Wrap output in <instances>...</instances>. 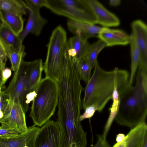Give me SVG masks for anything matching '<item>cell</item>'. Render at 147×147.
Masks as SVG:
<instances>
[{
	"mask_svg": "<svg viewBox=\"0 0 147 147\" xmlns=\"http://www.w3.org/2000/svg\"><path fill=\"white\" fill-rule=\"evenodd\" d=\"M93 74L86 84L82 101L84 110L92 105L99 112L102 111L116 89H123L129 85V74L126 70L115 67L110 71L100 67L97 59Z\"/></svg>",
	"mask_w": 147,
	"mask_h": 147,
	"instance_id": "6da1fadb",
	"label": "cell"
},
{
	"mask_svg": "<svg viewBox=\"0 0 147 147\" xmlns=\"http://www.w3.org/2000/svg\"><path fill=\"white\" fill-rule=\"evenodd\" d=\"M135 84L119 92V103L114 120L131 129L144 122L147 115V69L138 67Z\"/></svg>",
	"mask_w": 147,
	"mask_h": 147,
	"instance_id": "7a4b0ae2",
	"label": "cell"
},
{
	"mask_svg": "<svg viewBox=\"0 0 147 147\" xmlns=\"http://www.w3.org/2000/svg\"><path fill=\"white\" fill-rule=\"evenodd\" d=\"M36 95L32 101L29 115L34 125L42 126L49 120L57 106L58 82L49 78L42 79L35 90Z\"/></svg>",
	"mask_w": 147,
	"mask_h": 147,
	"instance_id": "3957f363",
	"label": "cell"
},
{
	"mask_svg": "<svg viewBox=\"0 0 147 147\" xmlns=\"http://www.w3.org/2000/svg\"><path fill=\"white\" fill-rule=\"evenodd\" d=\"M47 47V56L43 65L45 77L58 82L61 75L68 48L67 33L61 26H58L53 30Z\"/></svg>",
	"mask_w": 147,
	"mask_h": 147,
	"instance_id": "277c9868",
	"label": "cell"
},
{
	"mask_svg": "<svg viewBox=\"0 0 147 147\" xmlns=\"http://www.w3.org/2000/svg\"><path fill=\"white\" fill-rule=\"evenodd\" d=\"M46 8L53 13L77 22L95 25L96 20L83 0H47Z\"/></svg>",
	"mask_w": 147,
	"mask_h": 147,
	"instance_id": "5b68a950",
	"label": "cell"
},
{
	"mask_svg": "<svg viewBox=\"0 0 147 147\" xmlns=\"http://www.w3.org/2000/svg\"><path fill=\"white\" fill-rule=\"evenodd\" d=\"M0 123L1 125L14 130L19 134L27 130L25 113L19 100L10 98L3 116L0 119Z\"/></svg>",
	"mask_w": 147,
	"mask_h": 147,
	"instance_id": "8992f818",
	"label": "cell"
},
{
	"mask_svg": "<svg viewBox=\"0 0 147 147\" xmlns=\"http://www.w3.org/2000/svg\"><path fill=\"white\" fill-rule=\"evenodd\" d=\"M60 140L57 122L49 120L40 128L35 140V147H60Z\"/></svg>",
	"mask_w": 147,
	"mask_h": 147,
	"instance_id": "52a82bcc",
	"label": "cell"
},
{
	"mask_svg": "<svg viewBox=\"0 0 147 147\" xmlns=\"http://www.w3.org/2000/svg\"><path fill=\"white\" fill-rule=\"evenodd\" d=\"M86 8L95 17L96 24L108 28L119 26L120 21L114 14L96 0H84Z\"/></svg>",
	"mask_w": 147,
	"mask_h": 147,
	"instance_id": "ba28073f",
	"label": "cell"
},
{
	"mask_svg": "<svg viewBox=\"0 0 147 147\" xmlns=\"http://www.w3.org/2000/svg\"><path fill=\"white\" fill-rule=\"evenodd\" d=\"M25 80V74L20 67L18 70L14 72L12 79L7 88L4 92L8 94L11 98L18 99L20 101L25 113L28 108L26 104L27 91Z\"/></svg>",
	"mask_w": 147,
	"mask_h": 147,
	"instance_id": "9c48e42d",
	"label": "cell"
},
{
	"mask_svg": "<svg viewBox=\"0 0 147 147\" xmlns=\"http://www.w3.org/2000/svg\"><path fill=\"white\" fill-rule=\"evenodd\" d=\"M24 1L28 8L29 16L26 26L19 35L22 41L29 34L37 36L40 35L43 27L47 23V20L40 14V8L34 5L28 0Z\"/></svg>",
	"mask_w": 147,
	"mask_h": 147,
	"instance_id": "30bf717a",
	"label": "cell"
},
{
	"mask_svg": "<svg viewBox=\"0 0 147 147\" xmlns=\"http://www.w3.org/2000/svg\"><path fill=\"white\" fill-rule=\"evenodd\" d=\"M20 67L25 74L26 87L28 92L35 90L41 80L43 70L42 60L38 59L28 62L22 61Z\"/></svg>",
	"mask_w": 147,
	"mask_h": 147,
	"instance_id": "8fae6325",
	"label": "cell"
},
{
	"mask_svg": "<svg viewBox=\"0 0 147 147\" xmlns=\"http://www.w3.org/2000/svg\"><path fill=\"white\" fill-rule=\"evenodd\" d=\"M131 33L134 35L140 52L138 67L147 68V26L140 20L133 21L131 24Z\"/></svg>",
	"mask_w": 147,
	"mask_h": 147,
	"instance_id": "7c38bea8",
	"label": "cell"
},
{
	"mask_svg": "<svg viewBox=\"0 0 147 147\" xmlns=\"http://www.w3.org/2000/svg\"><path fill=\"white\" fill-rule=\"evenodd\" d=\"M40 128L34 125L15 138L0 140V147H35L36 137Z\"/></svg>",
	"mask_w": 147,
	"mask_h": 147,
	"instance_id": "4fadbf2b",
	"label": "cell"
},
{
	"mask_svg": "<svg viewBox=\"0 0 147 147\" xmlns=\"http://www.w3.org/2000/svg\"><path fill=\"white\" fill-rule=\"evenodd\" d=\"M67 24L69 31L74 35L81 36L87 40L89 38L96 37L98 34L109 31L111 30L108 28L101 27L69 19L68 20Z\"/></svg>",
	"mask_w": 147,
	"mask_h": 147,
	"instance_id": "5bb4252c",
	"label": "cell"
},
{
	"mask_svg": "<svg viewBox=\"0 0 147 147\" xmlns=\"http://www.w3.org/2000/svg\"><path fill=\"white\" fill-rule=\"evenodd\" d=\"M90 44L80 35H74L67 39L68 53L74 63L86 57Z\"/></svg>",
	"mask_w": 147,
	"mask_h": 147,
	"instance_id": "9a60e30c",
	"label": "cell"
},
{
	"mask_svg": "<svg viewBox=\"0 0 147 147\" xmlns=\"http://www.w3.org/2000/svg\"><path fill=\"white\" fill-rule=\"evenodd\" d=\"M0 38L3 43L7 53L17 52L25 48L19 36L15 34L1 23L0 25Z\"/></svg>",
	"mask_w": 147,
	"mask_h": 147,
	"instance_id": "2e32d148",
	"label": "cell"
},
{
	"mask_svg": "<svg viewBox=\"0 0 147 147\" xmlns=\"http://www.w3.org/2000/svg\"><path fill=\"white\" fill-rule=\"evenodd\" d=\"M96 37L104 41L107 47L125 46L130 42V35L124 31L118 29H111L109 31L98 34Z\"/></svg>",
	"mask_w": 147,
	"mask_h": 147,
	"instance_id": "e0dca14e",
	"label": "cell"
},
{
	"mask_svg": "<svg viewBox=\"0 0 147 147\" xmlns=\"http://www.w3.org/2000/svg\"><path fill=\"white\" fill-rule=\"evenodd\" d=\"M0 20L2 23L17 35L19 36L23 30L24 21L22 16L0 9Z\"/></svg>",
	"mask_w": 147,
	"mask_h": 147,
	"instance_id": "ac0fdd59",
	"label": "cell"
},
{
	"mask_svg": "<svg viewBox=\"0 0 147 147\" xmlns=\"http://www.w3.org/2000/svg\"><path fill=\"white\" fill-rule=\"evenodd\" d=\"M128 140L124 147H142L147 136V126L146 122L142 123L131 129L127 134Z\"/></svg>",
	"mask_w": 147,
	"mask_h": 147,
	"instance_id": "d6986e66",
	"label": "cell"
},
{
	"mask_svg": "<svg viewBox=\"0 0 147 147\" xmlns=\"http://www.w3.org/2000/svg\"><path fill=\"white\" fill-rule=\"evenodd\" d=\"M129 35L131 61L129 85H131L139 63L140 52L134 35L132 33Z\"/></svg>",
	"mask_w": 147,
	"mask_h": 147,
	"instance_id": "ffe728a7",
	"label": "cell"
},
{
	"mask_svg": "<svg viewBox=\"0 0 147 147\" xmlns=\"http://www.w3.org/2000/svg\"><path fill=\"white\" fill-rule=\"evenodd\" d=\"M0 9L22 16L28 12V7L22 0H0Z\"/></svg>",
	"mask_w": 147,
	"mask_h": 147,
	"instance_id": "44dd1931",
	"label": "cell"
},
{
	"mask_svg": "<svg viewBox=\"0 0 147 147\" xmlns=\"http://www.w3.org/2000/svg\"><path fill=\"white\" fill-rule=\"evenodd\" d=\"M119 90L116 89L114 92L112 99L113 103L110 108V114L104 126L103 132L101 135L102 137L106 139L108 132L117 114L119 103Z\"/></svg>",
	"mask_w": 147,
	"mask_h": 147,
	"instance_id": "7402d4cb",
	"label": "cell"
},
{
	"mask_svg": "<svg viewBox=\"0 0 147 147\" xmlns=\"http://www.w3.org/2000/svg\"><path fill=\"white\" fill-rule=\"evenodd\" d=\"M76 70L81 80L86 84L91 77L92 69L86 57L74 63Z\"/></svg>",
	"mask_w": 147,
	"mask_h": 147,
	"instance_id": "603a6c76",
	"label": "cell"
},
{
	"mask_svg": "<svg viewBox=\"0 0 147 147\" xmlns=\"http://www.w3.org/2000/svg\"><path fill=\"white\" fill-rule=\"evenodd\" d=\"M107 47L106 43L99 39L96 42L90 44L86 57L89 61L92 69L94 67L98 55L103 49Z\"/></svg>",
	"mask_w": 147,
	"mask_h": 147,
	"instance_id": "cb8c5ba5",
	"label": "cell"
},
{
	"mask_svg": "<svg viewBox=\"0 0 147 147\" xmlns=\"http://www.w3.org/2000/svg\"><path fill=\"white\" fill-rule=\"evenodd\" d=\"M26 55L25 48L17 52H11L7 53V58L11 63V70L14 72L18 71Z\"/></svg>",
	"mask_w": 147,
	"mask_h": 147,
	"instance_id": "d4e9b609",
	"label": "cell"
},
{
	"mask_svg": "<svg viewBox=\"0 0 147 147\" xmlns=\"http://www.w3.org/2000/svg\"><path fill=\"white\" fill-rule=\"evenodd\" d=\"M19 133L6 127L0 126V140H7L17 137Z\"/></svg>",
	"mask_w": 147,
	"mask_h": 147,
	"instance_id": "484cf974",
	"label": "cell"
},
{
	"mask_svg": "<svg viewBox=\"0 0 147 147\" xmlns=\"http://www.w3.org/2000/svg\"><path fill=\"white\" fill-rule=\"evenodd\" d=\"M10 99L9 95L5 92L4 90L0 93V119L2 117Z\"/></svg>",
	"mask_w": 147,
	"mask_h": 147,
	"instance_id": "4316f807",
	"label": "cell"
},
{
	"mask_svg": "<svg viewBox=\"0 0 147 147\" xmlns=\"http://www.w3.org/2000/svg\"><path fill=\"white\" fill-rule=\"evenodd\" d=\"M7 58L5 46L0 38V67L3 71L5 67Z\"/></svg>",
	"mask_w": 147,
	"mask_h": 147,
	"instance_id": "83f0119b",
	"label": "cell"
},
{
	"mask_svg": "<svg viewBox=\"0 0 147 147\" xmlns=\"http://www.w3.org/2000/svg\"><path fill=\"white\" fill-rule=\"evenodd\" d=\"M84 110V112L79 117V120L80 122L86 119L91 118L96 111V108L92 105L88 106Z\"/></svg>",
	"mask_w": 147,
	"mask_h": 147,
	"instance_id": "f1b7e54d",
	"label": "cell"
},
{
	"mask_svg": "<svg viewBox=\"0 0 147 147\" xmlns=\"http://www.w3.org/2000/svg\"><path fill=\"white\" fill-rule=\"evenodd\" d=\"M97 141L94 147H111L107 140L105 139L101 135H97Z\"/></svg>",
	"mask_w": 147,
	"mask_h": 147,
	"instance_id": "f546056e",
	"label": "cell"
},
{
	"mask_svg": "<svg viewBox=\"0 0 147 147\" xmlns=\"http://www.w3.org/2000/svg\"><path fill=\"white\" fill-rule=\"evenodd\" d=\"M34 5L41 8L44 7H46L47 5V0H28Z\"/></svg>",
	"mask_w": 147,
	"mask_h": 147,
	"instance_id": "4dcf8cb0",
	"label": "cell"
},
{
	"mask_svg": "<svg viewBox=\"0 0 147 147\" xmlns=\"http://www.w3.org/2000/svg\"><path fill=\"white\" fill-rule=\"evenodd\" d=\"M11 74V69L8 67H5L3 71V80L4 84H5L8 79L10 77Z\"/></svg>",
	"mask_w": 147,
	"mask_h": 147,
	"instance_id": "1f68e13d",
	"label": "cell"
},
{
	"mask_svg": "<svg viewBox=\"0 0 147 147\" xmlns=\"http://www.w3.org/2000/svg\"><path fill=\"white\" fill-rule=\"evenodd\" d=\"M36 95V93L35 90L28 92L26 96V104L29 105V104L32 101Z\"/></svg>",
	"mask_w": 147,
	"mask_h": 147,
	"instance_id": "d6a6232c",
	"label": "cell"
},
{
	"mask_svg": "<svg viewBox=\"0 0 147 147\" xmlns=\"http://www.w3.org/2000/svg\"><path fill=\"white\" fill-rule=\"evenodd\" d=\"M121 1L120 0H110L109 1V4L111 6L117 7L120 4Z\"/></svg>",
	"mask_w": 147,
	"mask_h": 147,
	"instance_id": "836d02e7",
	"label": "cell"
},
{
	"mask_svg": "<svg viewBox=\"0 0 147 147\" xmlns=\"http://www.w3.org/2000/svg\"><path fill=\"white\" fill-rule=\"evenodd\" d=\"M125 136L123 134L120 133L116 136V141L117 143H120L122 142L125 139Z\"/></svg>",
	"mask_w": 147,
	"mask_h": 147,
	"instance_id": "e575fe53",
	"label": "cell"
},
{
	"mask_svg": "<svg viewBox=\"0 0 147 147\" xmlns=\"http://www.w3.org/2000/svg\"><path fill=\"white\" fill-rule=\"evenodd\" d=\"M3 71L0 67V82L3 85H4L5 84L3 80Z\"/></svg>",
	"mask_w": 147,
	"mask_h": 147,
	"instance_id": "d590c367",
	"label": "cell"
},
{
	"mask_svg": "<svg viewBox=\"0 0 147 147\" xmlns=\"http://www.w3.org/2000/svg\"><path fill=\"white\" fill-rule=\"evenodd\" d=\"M142 147H147V136L145 137Z\"/></svg>",
	"mask_w": 147,
	"mask_h": 147,
	"instance_id": "8d00e7d4",
	"label": "cell"
},
{
	"mask_svg": "<svg viewBox=\"0 0 147 147\" xmlns=\"http://www.w3.org/2000/svg\"><path fill=\"white\" fill-rule=\"evenodd\" d=\"M5 87L4 85H3L0 82V93L2 91V90L5 89Z\"/></svg>",
	"mask_w": 147,
	"mask_h": 147,
	"instance_id": "74e56055",
	"label": "cell"
},
{
	"mask_svg": "<svg viewBox=\"0 0 147 147\" xmlns=\"http://www.w3.org/2000/svg\"><path fill=\"white\" fill-rule=\"evenodd\" d=\"M1 22H0V25H1Z\"/></svg>",
	"mask_w": 147,
	"mask_h": 147,
	"instance_id": "f35d334b",
	"label": "cell"
},
{
	"mask_svg": "<svg viewBox=\"0 0 147 147\" xmlns=\"http://www.w3.org/2000/svg\"><path fill=\"white\" fill-rule=\"evenodd\" d=\"M91 147H94L92 146H91Z\"/></svg>",
	"mask_w": 147,
	"mask_h": 147,
	"instance_id": "ab89813d",
	"label": "cell"
}]
</instances>
